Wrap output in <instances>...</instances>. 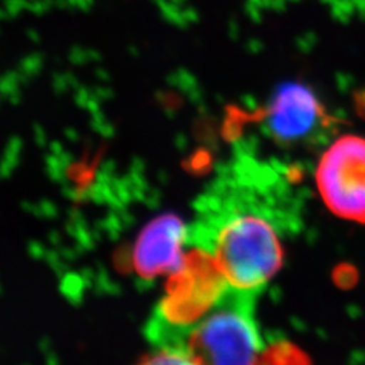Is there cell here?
I'll return each mask as SVG.
<instances>
[{
	"instance_id": "1",
	"label": "cell",
	"mask_w": 365,
	"mask_h": 365,
	"mask_svg": "<svg viewBox=\"0 0 365 365\" xmlns=\"http://www.w3.org/2000/svg\"><path fill=\"white\" fill-rule=\"evenodd\" d=\"M212 257L229 286L262 287L282 268L283 248L274 226L260 215L227 214L211 237Z\"/></svg>"
},
{
	"instance_id": "2",
	"label": "cell",
	"mask_w": 365,
	"mask_h": 365,
	"mask_svg": "<svg viewBox=\"0 0 365 365\" xmlns=\"http://www.w3.org/2000/svg\"><path fill=\"white\" fill-rule=\"evenodd\" d=\"M253 292L227 289L187 336L196 365H260L262 349L253 317Z\"/></svg>"
},
{
	"instance_id": "3",
	"label": "cell",
	"mask_w": 365,
	"mask_h": 365,
	"mask_svg": "<svg viewBox=\"0 0 365 365\" xmlns=\"http://www.w3.org/2000/svg\"><path fill=\"white\" fill-rule=\"evenodd\" d=\"M317 187L327 209L345 221L365 223V138L342 135L321 157Z\"/></svg>"
},
{
	"instance_id": "4",
	"label": "cell",
	"mask_w": 365,
	"mask_h": 365,
	"mask_svg": "<svg viewBox=\"0 0 365 365\" xmlns=\"http://www.w3.org/2000/svg\"><path fill=\"white\" fill-rule=\"evenodd\" d=\"M255 119L280 146L307 144L331 126L327 107L300 83L283 84Z\"/></svg>"
},
{
	"instance_id": "5",
	"label": "cell",
	"mask_w": 365,
	"mask_h": 365,
	"mask_svg": "<svg viewBox=\"0 0 365 365\" xmlns=\"http://www.w3.org/2000/svg\"><path fill=\"white\" fill-rule=\"evenodd\" d=\"M229 284L214 257L195 250L184 256L182 268L172 274L161 304L165 321L184 327L202 319L218 303Z\"/></svg>"
},
{
	"instance_id": "6",
	"label": "cell",
	"mask_w": 365,
	"mask_h": 365,
	"mask_svg": "<svg viewBox=\"0 0 365 365\" xmlns=\"http://www.w3.org/2000/svg\"><path fill=\"white\" fill-rule=\"evenodd\" d=\"M184 225L173 214H164L146 225L133 252L135 272L145 279H153L179 271L184 262Z\"/></svg>"
},
{
	"instance_id": "7",
	"label": "cell",
	"mask_w": 365,
	"mask_h": 365,
	"mask_svg": "<svg viewBox=\"0 0 365 365\" xmlns=\"http://www.w3.org/2000/svg\"><path fill=\"white\" fill-rule=\"evenodd\" d=\"M260 365H313V363L297 345L288 341H280L264 349Z\"/></svg>"
},
{
	"instance_id": "8",
	"label": "cell",
	"mask_w": 365,
	"mask_h": 365,
	"mask_svg": "<svg viewBox=\"0 0 365 365\" xmlns=\"http://www.w3.org/2000/svg\"><path fill=\"white\" fill-rule=\"evenodd\" d=\"M137 365H196L187 354L173 352V351H161L152 356L145 357Z\"/></svg>"
}]
</instances>
